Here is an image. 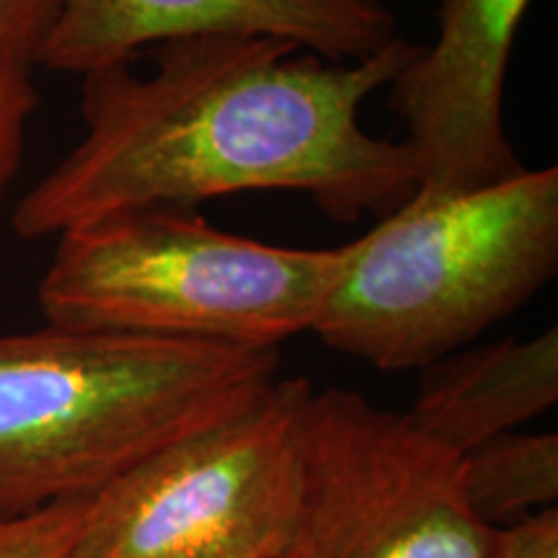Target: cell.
Instances as JSON below:
<instances>
[{"mask_svg": "<svg viewBox=\"0 0 558 558\" xmlns=\"http://www.w3.org/2000/svg\"><path fill=\"white\" fill-rule=\"evenodd\" d=\"M32 68V62L0 50V205L19 173L26 128L37 111L39 94Z\"/></svg>", "mask_w": 558, "mask_h": 558, "instance_id": "7c38bea8", "label": "cell"}, {"mask_svg": "<svg viewBox=\"0 0 558 558\" xmlns=\"http://www.w3.org/2000/svg\"><path fill=\"white\" fill-rule=\"evenodd\" d=\"M288 558H292V556H288Z\"/></svg>", "mask_w": 558, "mask_h": 558, "instance_id": "9a60e30c", "label": "cell"}, {"mask_svg": "<svg viewBox=\"0 0 558 558\" xmlns=\"http://www.w3.org/2000/svg\"><path fill=\"white\" fill-rule=\"evenodd\" d=\"M349 254L228 233L194 207L120 209L54 239L37 300L62 329L279 352L313 331Z\"/></svg>", "mask_w": 558, "mask_h": 558, "instance_id": "277c9868", "label": "cell"}, {"mask_svg": "<svg viewBox=\"0 0 558 558\" xmlns=\"http://www.w3.org/2000/svg\"><path fill=\"white\" fill-rule=\"evenodd\" d=\"M492 558H558V509L548 507L499 527Z\"/></svg>", "mask_w": 558, "mask_h": 558, "instance_id": "5bb4252c", "label": "cell"}, {"mask_svg": "<svg viewBox=\"0 0 558 558\" xmlns=\"http://www.w3.org/2000/svg\"><path fill=\"white\" fill-rule=\"evenodd\" d=\"M192 37H267L349 62L399 32L386 0H58L34 65L83 78Z\"/></svg>", "mask_w": 558, "mask_h": 558, "instance_id": "ba28073f", "label": "cell"}, {"mask_svg": "<svg viewBox=\"0 0 558 558\" xmlns=\"http://www.w3.org/2000/svg\"><path fill=\"white\" fill-rule=\"evenodd\" d=\"M352 243L311 333L383 373L424 369L520 311L558 269V169L422 190Z\"/></svg>", "mask_w": 558, "mask_h": 558, "instance_id": "3957f363", "label": "cell"}, {"mask_svg": "<svg viewBox=\"0 0 558 558\" xmlns=\"http://www.w3.org/2000/svg\"><path fill=\"white\" fill-rule=\"evenodd\" d=\"M88 499L0 520V558H75Z\"/></svg>", "mask_w": 558, "mask_h": 558, "instance_id": "8fae6325", "label": "cell"}, {"mask_svg": "<svg viewBox=\"0 0 558 558\" xmlns=\"http://www.w3.org/2000/svg\"><path fill=\"white\" fill-rule=\"evenodd\" d=\"M313 386L277 378L88 499L75 558H288L303 501L300 418Z\"/></svg>", "mask_w": 558, "mask_h": 558, "instance_id": "5b68a950", "label": "cell"}, {"mask_svg": "<svg viewBox=\"0 0 558 558\" xmlns=\"http://www.w3.org/2000/svg\"><path fill=\"white\" fill-rule=\"evenodd\" d=\"M303 501L292 558H492L460 456L347 388L311 390L300 418Z\"/></svg>", "mask_w": 558, "mask_h": 558, "instance_id": "8992f818", "label": "cell"}, {"mask_svg": "<svg viewBox=\"0 0 558 558\" xmlns=\"http://www.w3.org/2000/svg\"><path fill=\"white\" fill-rule=\"evenodd\" d=\"M277 378L275 349L52 324L0 333V520L90 499Z\"/></svg>", "mask_w": 558, "mask_h": 558, "instance_id": "7a4b0ae2", "label": "cell"}, {"mask_svg": "<svg viewBox=\"0 0 558 558\" xmlns=\"http://www.w3.org/2000/svg\"><path fill=\"white\" fill-rule=\"evenodd\" d=\"M390 39L333 62L267 37H192L81 78L83 135L19 199L24 241L135 207H194L241 192H295L331 222L386 218L422 186L407 140L362 128V107L414 60Z\"/></svg>", "mask_w": 558, "mask_h": 558, "instance_id": "6da1fadb", "label": "cell"}, {"mask_svg": "<svg viewBox=\"0 0 558 558\" xmlns=\"http://www.w3.org/2000/svg\"><path fill=\"white\" fill-rule=\"evenodd\" d=\"M530 3L439 0L435 41L388 86L422 190H473L525 169L507 135L505 88Z\"/></svg>", "mask_w": 558, "mask_h": 558, "instance_id": "52a82bcc", "label": "cell"}, {"mask_svg": "<svg viewBox=\"0 0 558 558\" xmlns=\"http://www.w3.org/2000/svg\"><path fill=\"white\" fill-rule=\"evenodd\" d=\"M471 512L488 527H507L556 505V432H507L460 458Z\"/></svg>", "mask_w": 558, "mask_h": 558, "instance_id": "30bf717a", "label": "cell"}, {"mask_svg": "<svg viewBox=\"0 0 558 558\" xmlns=\"http://www.w3.org/2000/svg\"><path fill=\"white\" fill-rule=\"evenodd\" d=\"M558 401V329L463 347L422 369L407 422L463 458Z\"/></svg>", "mask_w": 558, "mask_h": 558, "instance_id": "9c48e42d", "label": "cell"}, {"mask_svg": "<svg viewBox=\"0 0 558 558\" xmlns=\"http://www.w3.org/2000/svg\"><path fill=\"white\" fill-rule=\"evenodd\" d=\"M58 0H0V50L34 65Z\"/></svg>", "mask_w": 558, "mask_h": 558, "instance_id": "4fadbf2b", "label": "cell"}]
</instances>
